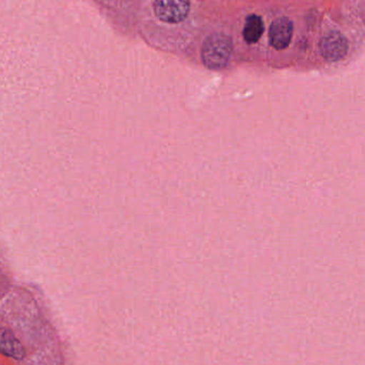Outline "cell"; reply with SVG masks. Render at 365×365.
I'll list each match as a JSON object with an SVG mask.
<instances>
[{"instance_id": "6da1fadb", "label": "cell", "mask_w": 365, "mask_h": 365, "mask_svg": "<svg viewBox=\"0 0 365 365\" xmlns=\"http://www.w3.org/2000/svg\"><path fill=\"white\" fill-rule=\"evenodd\" d=\"M233 53V41L225 34H214L208 36L201 47V61L209 70L226 68Z\"/></svg>"}, {"instance_id": "8992f818", "label": "cell", "mask_w": 365, "mask_h": 365, "mask_svg": "<svg viewBox=\"0 0 365 365\" xmlns=\"http://www.w3.org/2000/svg\"><path fill=\"white\" fill-rule=\"evenodd\" d=\"M265 26L259 15L250 14L246 19L244 28V38L248 44H255L263 36Z\"/></svg>"}, {"instance_id": "3957f363", "label": "cell", "mask_w": 365, "mask_h": 365, "mask_svg": "<svg viewBox=\"0 0 365 365\" xmlns=\"http://www.w3.org/2000/svg\"><path fill=\"white\" fill-rule=\"evenodd\" d=\"M321 55L329 61L342 60L349 51V43L340 32H330L321 41Z\"/></svg>"}, {"instance_id": "7a4b0ae2", "label": "cell", "mask_w": 365, "mask_h": 365, "mask_svg": "<svg viewBox=\"0 0 365 365\" xmlns=\"http://www.w3.org/2000/svg\"><path fill=\"white\" fill-rule=\"evenodd\" d=\"M154 14L163 23L179 24L190 14V0H154Z\"/></svg>"}, {"instance_id": "277c9868", "label": "cell", "mask_w": 365, "mask_h": 365, "mask_svg": "<svg viewBox=\"0 0 365 365\" xmlns=\"http://www.w3.org/2000/svg\"><path fill=\"white\" fill-rule=\"evenodd\" d=\"M294 34V24L289 17L282 16L274 21L270 26V44L278 51L287 48Z\"/></svg>"}, {"instance_id": "5b68a950", "label": "cell", "mask_w": 365, "mask_h": 365, "mask_svg": "<svg viewBox=\"0 0 365 365\" xmlns=\"http://www.w3.org/2000/svg\"><path fill=\"white\" fill-rule=\"evenodd\" d=\"M0 346L4 355L13 358L15 360H21L25 356L21 343L15 338L14 334L11 330L2 328L1 334H0Z\"/></svg>"}]
</instances>
